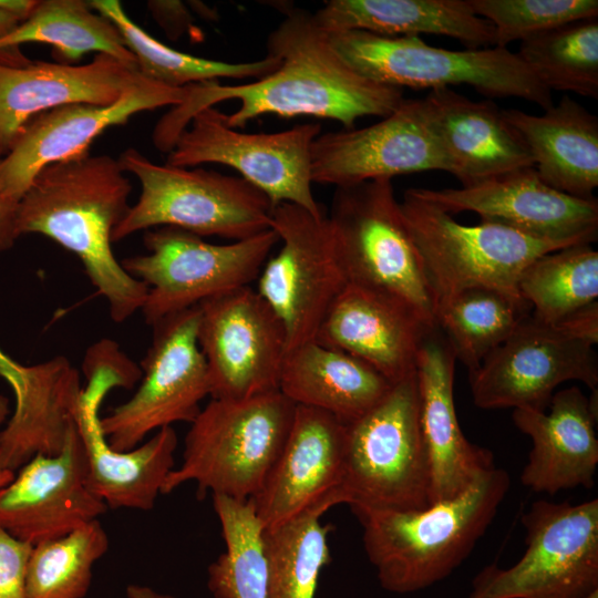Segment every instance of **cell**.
<instances>
[{"label":"cell","instance_id":"obj_1","mask_svg":"<svg viewBox=\"0 0 598 598\" xmlns=\"http://www.w3.org/2000/svg\"><path fill=\"white\" fill-rule=\"evenodd\" d=\"M267 51L280 64L251 83L224 85L210 81L187 85L185 100L155 125V147L168 153L196 113L227 100L240 102L234 113L226 114L227 124L237 130L266 114L327 118L350 130L360 117L388 116L404 100L403 89L378 83L350 68L307 10H286L268 37Z\"/></svg>","mask_w":598,"mask_h":598},{"label":"cell","instance_id":"obj_2","mask_svg":"<svg viewBox=\"0 0 598 598\" xmlns=\"http://www.w3.org/2000/svg\"><path fill=\"white\" fill-rule=\"evenodd\" d=\"M132 185L118 159L91 155L42 168L18 206L19 236L39 234L74 254L121 323L141 310L147 287L112 250L114 228L126 215Z\"/></svg>","mask_w":598,"mask_h":598},{"label":"cell","instance_id":"obj_3","mask_svg":"<svg viewBox=\"0 0 598 598\" xmlns=\"http://www.w3.org/2000/svg\"><path fill=\"white\" fill-rule=\"evenodd\" d=\"M508 488L507 472L495 466L457 496L423 509L352 507L381 587L411 594L450 576L484 535Z\"/></svg>","mask_w":598,"mask_h":598},{"label":"cell","instance_id":"obj_4","mask_svg":"<svg viewBox=\"0 0 598 598\" xmlns=\"http://www.w3.org/2000/svg\"><path fill=\"white\" fill-rule=\"evenodd\" d=\"M296 404L279 390L244 400L212 399L185 436L183 461L162 495L195 482L197 495L248 501L262 486L291 427Z\"/></svg>","mask_w":598,"mask_h":598},{"label":"cell","instance_id":"obj_5","mask_svg":"<svg viewBox=\"0 0 598 598\" xmlns=\"http://www.w3.org/2000/svg\"><path fill=\"white\" fill-rule=\"evenodd\" d=\"M327 220L347 283L400 301L436 326V300L391 179L336 188Z\"/></svg>","mask_w":598,"mask_h":598},{"label":"cell","instance_id":"obj_6","mask_svg":"<svg viewBox=\"0 0 598 598\" xmlns=\"http://www.w3.org/2000/svg\"><path fill=\"white\" fill-rule=\"evenodd\" d=\"M117 159L125 173L140 181L141 195L114 228L113 243L158 227L234 241L271 228V202L241 177L156 164L133 147Z\"/></svg>","mask_w":598,"mask_h":598},{"label":"cell","instance_id":"obj_7","mask_svg":"<svg viewBox=\"0 0 598 598\" xmlns=\"http://www.w3.org/2000/svg\"><path fill=\"white\" fill-rule=\"evenodd\" d=\"M337 54L362 76L403 89L466 84L487 97H518L546 110L551 92L505 48L447 50L421 37H383L348 30L328 33Z\"/></svg>","mask_w":598,"mask_h":598},{"label":"cell","instance_id":"obj_8","mask_svg":"<svg viewBox=\"0 0 598 598\" xmlns=\"http://www.w3.org/2000/svg\"><path fill=\"white\" fill-rule=\"evenodd\" d=\"M346 426L344 504L393 511L431 505L416 373L394 383L375 406Z\"/></svg>","mask_w":598,"mask_h":598},{"label":"cell","instance_id":"obj_9","mask_svg":"<svg viewBox=\"0 0 598 598\" xmlns=\"http://www.w3.org/2000/svg\"><path fill=\"white\" fill-rule=\"evenodd\" d=\"M399 204L436 307L446 298L474 287L520 297L518 280L523 270L536 258L565 248L498 224H460L452 215L409 189Z\"/></svg>","mask_w":598,"mask_h":598},{"label":"cell","instance_id":"obj_10","mask_svg":"<svg viewBox=\"0 0 598 598\" xmlns=\"http://www.w3.org/2000/svg\"><path fill=\"white\" fill-rule=\"evenodd\" d=\"M146 254L124 258L122 267L147 287L141 311L159 320L249 286L257 279L279 235L272 228L231 244H212L175 227L148 229Z\"/></svg>","mask_w":598,"mask_h":598},{"label":"cell","instance_id":"obj_11","mask_svg":"<svg viewBox=\"0 0 598 598\" xmlns=\"http://www.w3.org/2000/svg\"><path fill=\"white\" fill-rule=\"evenodd\" d=\"M526 549L508 568L486 566L466 598H582L598 589V499L534 502L522 516Z\"/></svg>","mask_w":598,"mask_h":598},{"label":"cell","instance_id":"obj_12","mask_svg":"<svg viewBox=\"0 0 598 598\" xmlns=\"http://www.w3.org/2000/svg\"><path fill=\"white\" fill-rule=\"evenodd\" d=\"M320 133L321 126L316 123L276 133H244L230 127L220 110L206 107L179 134L166 164L229 166L261 190L272 206L293 204L319 216L324 209L312 193L310 151Z\"/></svg>","mask_w":598,"mask_h":598},{"label":"cell","instance_id":"obj_13","mask_svg":"<svg viewBox=\"0 0 598 598\" xmlns=\"http://www.w3.org/2000/svg\"><path fill=\"white\" fill-rule=\"evenodd\" d=\"M198 306L155 324L142 362V381L133 396L100 419L113 450L130 451L174 423H192L209 395L208 371L197 340Z\"/></svg>","mask_w":598,"mask_h":598},{"label":"cell","instance_id":"obj_14","mask_svg":"<svg viewBox=\"0 0 598 598\" xmlns=\"http://www.w3.org/2000/svg\"><path fill=\"white\" fill-rule=\"evenodd\" d=\"M271 228L281 247L264 264L256 291L282 323L288 352L315 339L347 282L333 254L326 213L316 216L293 204H278L272 207Z\"/></svg>","mask_w":598,"mask_h":598},{"label":"cell","instance_id":"obj_15","mask_svg":"<svg viewBox=\"0 0 598 598\" xmlns=\"http://www.w3.org/2000/svg\"><path fill=\"white\" fill-rule=\"evenodd\" d=\"M198 308L197 340L210 398L244 400L278 391L286 332L256 289L240 287Z\"/></svg>","mask_w":598,"mask_h":598},{"label":"cell","instance_id":"obj_16","mask_svg":"<svg viewBox=\"0 0 598 598\" xmlns=\"http://www.w3.org/2000/svg\"><path fill=\"white\" fill-rule=\"evenodd\" d=\"M471 392L481 409L545 411L554 390L570 380L597 390L594 346L537 320L532 312L513 333L468 372Z\"/></svg>","mask_w":598,"mask_h":598},{"label":"cell","instance_id":"obj_17","mask_svg":"<svg viewBox=\"0 0 598 598\" xmlns=\"http://www.w3.org/2000/svg\"><path fill=\"white\" fill-rule=\"evenodd\" d=\"M312 183L347 187L425 171L452 173L423 99L403 100L381 121L319 134L311 145Z\"/></svg>","mask_w":598,"mask_h":598},{"label":"cell","instance_id":"obj_18","mask_svg":"<svg viewBox=\"0 0 598 598\" xmlns=\"http://www.w3.org/2000/svg\"><path fill=\"white\" fill-rule=\"evenodd\" d=\"M450 215L474 212L498 224L565 247L598 237V200L577 198L547 185L534 167H523L460 188H409Z\"/></svg>","mask_w":598,"mask_h":598},{"label":"cell","instance_id":"obj_19","mask_svg":"<svg viewBox=\"0 0 598 598\" xmlns=\"http://www.w3.org/2000/svg\"><path fill=\"white\" fill-rule=\"evenodd\" d=\"M187 86L169 87L144 78L111 104L74 103L34 116L0 159V181L6 193L20 202L45 166L89 154L104 131L133 115L162 106L179 105Z\"/></svg>","mask_w":598,"mask_h":598},{"label":"cell","instance_id":"obj_20","mask_svg":"<svg viewBox=\"0 0 598 598\" xmlns=\"http://www.w3.org/2000/svg\"><path fill=\"white\" fill-rule=\"evenodd\" d=\"M89 383L74 415L86 460V482L107 508L150 511L174 468L177 434L172 426L156 431L136 447L120 452L107 443L99 410L113 388H123L120 371L106 362L84 368Z\"/></svg>","mask_w":598,"mask_h":598},{"label":"cell","instance_id":"obj_21","mask_svg":"<svg viewBox=\"0 0 598 598\" xmlns=\"http://www.w3.org/2000/svg\"><path fill=\"white\" fill-rule=\"evenodd\" d=\"M346 424L296 405L283 447L260 489L248 501L262 529L277 527L319 504H344L340 489Z\"/></svg>","mask_w":598,"mask_h":598},{"label":"cell","instance_id":"obj_22","mask_svg":"<svg viewBox=\"0 0 598 598\" xmlns=\"http://www.w3.org/2000/svg\"><path fill=\"white\" fill-rule=\"evenodd\" d=\"M106 511L87 486L75 420L59 454L34 456L0 488V526L32 546L64 536Z\"/></svg>","mask_w":598,"mask_h":598},{"label":"cell","instance_id":"obj_23","mask_svg":"<svg viewBox=\"0 0 598 598\" xmlns=\"http://www.w3.org/2000/svg\"><path fill=\"white\" fill-rule=\"evenodd\" d=\"M144 78L107 54L76 65L30 61L18 49L1 51L0 158L34 116L68 104L114 103Z\"/></svg>","mask_w":598,"mask_h":598},{"label":"cell","instance_id":"obj_24","mask_svg":"<svg viewBox=\"0 0 598 598\" xmlns=\"http://www.w3.org/2000/svg\"><path fill=\"white\" fill-rule=\"evenodd\" d=\"M455 353L437 326L416 357L420 422L431 472V504L457 496L495 467L494 455L462 432L454 404Z\"/></svg>","mask_w":598,"mask_h":598},{"label":"cell","instance_id":"obj_25","mask_svg":"<svg viewBox=\"0 0 598 598\" xmlns=\"http://www.w3.org/2000/svg\"><path fill=\"white\" fill-rule=\"evenodd\" d=\"M430 328L402 302L346 283L315 340L364 361L396 383L415 373L417 352Z\"/></svg>","mask_w":598,"mask_h":598},{"label":"cell","instance_id":"obj_26","mask_svg":"<svg viewBox=\"0 0 598 598\" xmlns=\"http://www.w3.org/2000/svg\"><path fill=\"white\" fill-rule=\"evenodd\" d=\"M578 386L554 393L549 413L514 409L513 422L532 441L520 482L534 492L555 494L591 488L598 465L597 403Z\"/></svg>","mask_w":598,"mask_h":598},{"label":"cell","instance_id":"obj_27","mask_svg":"<svg viewBox=\"0 0 598 598\" xmlns=\"http://www.w3.org/2000/svg\"><path fill=\"white\" fill-rule=\"evenodd\" d=\"M423 101L451 174L462 186L534 167L523 140L493 101H473L451 87L431 90Z\"/></svg>","mask_w":598,"mask_h":598},{"label":"cell","instance_id":"obj_28","mask_svg":"<svg viewBox=\"0 0 598 598\" xmlns=\"http://www.w3.org/2000/svg\"><path fill=\"white\" fill-rule=\"evenodd\" d=\"M82 391L79 371L63 355L23 365L12 388L14 411L0 431V467L14 473L37 455L59 454Z\"/></svg>","mask_w":598,"mask_h":598},{"label":"cell","instance_id":"obj_29","mask_svg":"<svg viewBox=\"0 0 598 598\" xmlns=\"http://www.w3.org/2000/svg\"><path fill=\"white\" fill-rule=\"evenodd\" d=\"M526 145L538 176L564 194L594 199L598 186V117L568 95L542 115L502 110Z\"/></svg>","mask_w":598,"mask_h":598},{"label":"cell","instance_id":"obj_30","mask_svg":"<svg viewBox=\"0 0 598 598\" xmlns=\"http://www.w3.org/2000/svg\"><path fill=\"white\" fill-rule=\"evenodd\" d=\"M394 383L364 361L310 340L283 359L279 391L293 404L327 412L343 424L368 413Z\"/></svg>","mask_w":598,"mask_h":598},{"label":"cell","instance_id":"obj_31","mask_svg":"<svg viewBox=\"0 0 598 598\" xmlns=\"http://www.w3.org/2000/svg\"><path fill=\"white\" fill-rule=\"evenodd\" d=\"M327 33L357 30L383 37L439 34L467 49L494 47V28L468 0H330L313 13Z\"/></svg>","mask_w":598,"mask_h":598},{"label":"cell","instance_id":"obj_32","mask_svg":"<svg viewBox=\"0 0 598 598\" xmlns=\"http://www.w3.org/2000/svg\"><path fill=\"white\" fill-rule=\"evenodd\" d=\"M32 42L50 44L68 62L95 52L137 68L116 27L92 9L89 1H37L29 16L0 38V52Z\"/></svg>","mask_w":598,"mask_h":598},{"label":"cell","instance_id":"obj_33","mask_svg":"<svg viewBox=\"0 0 598 598\" xmlns=\"http://www.w3.org/2000/svg\"><path fill=\"white\" fill-rule=\"evenodd\" d=\"M89 4L118 30L135 58L140 73L169 87L217 81L218 79H260L275 71L280 60L271 54L251 62L231 63L187 54L162 43L136 24L117 0H92Z\"/></svg>","mask_w":598,"mask_h":598},{"label":"cell","instance_id":"obj_34","mask_svg":"<svg viewBox=\"0 0 598 598\" xmlns=\"http://www.w3.org/2000/svg\"><path fill=\"white\" fill-rule=\"evenodd\" d=\"M532 312L530 305L493 288L462 290L436 307V326L452 347L456 360L470 371L502 344Z\"/></svg>","mask_w":598,"mask_h":598},{"label":"cell","instance_id":"obj_35","mask_svg":"<svg viewBox=\"0 0 598 598\" xmlns=\"http://www.w3.org/2000/svg\"><path fill=\"white\" fill-rule=\"evenodd\" d=\"M329 509L319 504L277 527L262 529L266 598H315L320 571L330 561V526L320 522Z\"/></svg>","mask_w":598,"mask_h":598},{"label":"cell","instance_id":"obj_36","mask_svg":"<svg viewBox=\"0 0 598 598\" xmlns=\"http://www.w3.org/2000/svg\"><path fill=\"white\" fill-rule=\"evenodd\" d=\"M518 292L537 320L557 324L597 301L598 251L578 244L536 258L523 270Z\"/></svg>","mask_w":598,"mask_h":598},{"label":"cell","instance_id":"obj_37","mask_svg":"<svg viewBox=\"0 0 598 598\" xmlns=\"http://www.w3.org/2000/svg\"><path fill=\"white\" fill-rule=\"evenodd\" d=\"M517 55L550 92L598 99V18L529 37L520 41Z\"/></svg>","mask_w":598,"mask_h":598},{"label":"cell","instance_id":"obj_38","mask_svg":"<svg viewBox=\"0 0 598 598\" xmlns=\"http://www.w3.org/2000/svg\"><path fill=\"white\" fill-rule=\"evenodd\" d=\"M226 545L208 567L207 585L215 598H266L267 563L262 526L249 501L213 495Z\"/></svg>","mask_w":598,"mask_h":598},{"label":"cell","instance_id":"obj_39","mask_svg":"<svg viewBox=\"0 0 598 598\" xmlns=\"http://www.w3.org/2000/svg\"><path fill=\"white\" fill-rule=\"evenodd\" d=\"M109 549L99 519L71 533L33 545L29 559L27 598H84L94 564Z\"/></svg>","mask_w":598,"mask_h":598},{"label":"cell","instance_id":"obj_40","mask_svg":"<svg viewBox=\"0 0 598 598\" xmlns=\"http://www.w3.org/2000/svg\"><path fill=\"white\" fill-rule=\"evenodd\" d=\"M476 16L494 28V47L505 48L515 41L563 25L598 18L597 0H468Z\"/></svg>","mask_w":598,"mask_h":598},{"label":"cell","instance_id":"obj_41","mask_svg":"<svg viewBox=\"0 0 598 598\" xmlns=\"http://www.w3.org/2000/svg\"><path fill=\"white\" fill-rule=\"evenodd\" d=\"M32 547L0 526V598H27V573Z\"/></svg>","mask_w":598,"mask_h":598},{"label":"cell","instance_id":"obj_42","mask_svg":"<svg viewBox=\"0 0 598 598\" xmlns=\"http://www.w3.org/2000/svg\"><path fill=\"white\" fill-rule=\"evenodd\" d=\"M554 326L568 336L595 346L598 342V302L580 308Z\"/></svg>","mask_w":598,"mask_h":598},{"label":"cell","instance_id":"obj_43","mask_svg":"<svg viewBox=\"0 0 598 598\" xmlns=\"http://www.w3.org/2000/svg\"><path fill=\"white\" fill-rule=\"evenodd\" d=\"M18 206L19 202L6 193L0 181V254L12 248L20 237L17 229Z\"/></svg>","mask_w":598,"mask_h":598},{"label":"cell","instance_id":"obj_44","mask_svg":"<svg viewBox=\"0 0 598 598\" xmlns=\"http://www.w3.org/2000/svg\"><path fill=\"white\" fill-rule=\"evenodd\" d=\"M35 3V0H0V38L23 21Z\"/></svg>","mask_w":598,"mask_h":598},{"label":"cell","instance_id":"obj_45","mask_svg":"<svg viewBox=\"0 0 598 598\" xmlns=\"http://www.w3.org/2000/svg\"><path fill=\"white\" fill-rule=\"evenodd\" d=\"M23 364L12 360L0 349V378L4 379L10 388L20 379Z\"/></svg>","mask_w":598,"mask_h":598},{"label":"cell","instance_id":"obj_46","mask_svg":"<svg viewBox=\"0 0 598 598\" xmlns=\"http://www.w3.org/2000/svg\"><path fill=\"white\" fill-rule=\"evenodd\" d=\"M127 598H175L168 594H162L148 586L131 584L126 587Z\"/></svg>","mask_w":598,"mask_h":598},{"label":"cell","instance_id":"obj_47","mask_svg":"<svg viewBox=\"0 0 598 598\" xmlns=\"http://www.w3.org/2000/svg\"><path fill=\"white\" fill-rule=\"evenodd\" d=\"M9 414V400L8 398L0 395V426L4 423ZM14 473L0 467V488L7 486L14 478Z\"/></svg>","mask_w":598,"mask_h":598},{"label":"cell","instance_id":"obj_48","mask_svg":"<svg viewBox=\"0 0 598 598\" xmlns=\"http://www.w3.org/2000/svg\"><path fill=\"white\" fill-rule=\"evenodd\" d=\"M582 598H598V589L591 591L590 594H588L587 596Z\"/></svg>","mask_w":598,"mask_h":598}]
</instances>
